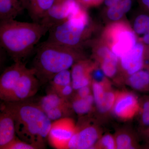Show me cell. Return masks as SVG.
I'll list each match as a JSON object with an SVG mask.
<instances>
[{"label":"cell","mask_w":149,"mask_h":149,"mask_svg":"<svg viewBox=\"0 0 149 149\" xmlns=\"http://www.w3.org/2000/svg\"><path fill=\"white\" fill-rule=\"evenodd\" d=\"M1 107L12 116L19 139L37 149L45 148L52 122L37 103L4 102Z\"/></svg>","instance_id":"6da1fadb"},{"label":"cell","mask_w":149,"mask_h":149,"mask_svg":"<svg viewBox=\"0 0 149 149\" xmlns=\"http://www.w3.org/2000/svg\"><path fill=\"white\" fill-rule=\"evenodd\" d=\"M49 29L37 22L1 21L0 44L15 62L23 61Z\"/></svg>","instance_id":"7a4b0ae2"},{"label":"cell","mask_w":149,"mask_h":149,"mask_svg":"<svg viewBox=\"0 0 149 149\" xmlns=\"http://www.w3.org/2000/svg\"><path fill=\"white\" fill-rule=\"evenodd\" d=\"M84 58L80 50L46 41L37 49L31 68L41 85L50 82L57 73L72 68Z\"/></svg>","instance_id":"3957f363"},{"label":"cell","mask_w":149,"mask_h":149,"mask_svg":"<svg viewBox=\"0 0 149 149\" xmlns=\"http://www.w3.org/2000/svg\"><path fill=\"white\" fill-rule=\"evenodd\" d=\"M89 25L88 14L82 7L66 21L50 28L47 41L79 50L88 35Z\"/></svg>","instance_id":"277c9868"},{"label":"cell","mask_w":149,"mask_h":149,"mask_svg":"<svg viewBox=\"0 0 149 149\" xmlns=\"http://www.w3.org/2000/svg\"><path fill=\"white\" fill-rule=\"evenodd\" d=\"M104 35L109 48L118 58L129 52L137 43L134 32L128 25L122 22L110 25Z\"/></svg>","instance_id":"5b68a950"},{"label":"cell","mask_w":149,"mask_h":149,"mask_svg":"<svg viewBox=\"0 0 149 149\" xmlns=\"http://www.w3.org/2000/svg\"><path fill=\"white\" fill-rule=\"evenodd\" d=\"M82 7L76 0H54L40 24L49 30L52 27L66 21Z\"/></svg>","instance_id":"8992f818"},{"label":"cell","mask_w":149,"mask_h":149,"mask_svg":"<svg viewBox=\"0 0 149 149\" xmlns=\"http://www.w3.org/2000/svg\"><path fill=\"white\" fill-rule=\"evenodd\" d=\"M37 103L52 121L70 117L74 111L70 101L51 91L41 97Z\"/></svg>","instance_id":"52a82bcc"},{"label":"cell","mask_w":149,"mask_h":149,"mask_svg":"<svg viewBox=\"0 0 149 149\" xmlns=\"http://www.w3.org/2000/svg\"><path fill=\"white\" fill-rule=\"evenodd\" d=\"M76 124L70 117H65L52 123L48 141L56 149H66L70 141L75 132Z\"/></svg>","instance_id":"ba28073f"},{"label":"cell","mask_w":149,"mask_h":149,"mask_svg":"<svg viewBox=\"0 0 149 149\" xmlns=\"http://www.w3.org/2000/svg\"><path fill=\"white\" fill-rule=\"evenodd\" d=\"M41 83L32 68H28L19 78L5 101L17 102L27 100L36 95Z\"/></svg>","instance_id":"9c48e42d"},{"label":"cell","mask_w":149,"mask_h":149,"mask_svg":"<svg viewBox=\"0 0 149 149\" xmlns=\"http://www.w3.org/2000/svg\"><path fill=\"white\" fill-rule=\"evenodd\" d=\"M100 134L95 125L85 122L76 125L75 132L70 141L67 149L94 148Z\"/></svg>","instance_id":"30bf717a"},{"label":"cell","mask_w":149,"mask_h":149,"mask_svg":"<svg viewBox=\"0 0 149 149\" xmlns=\"http://www.w3.org/2000/svg\"><path fill=\"white\" fill-rule=\"evenodd\" d=\"M138 98L133 93L122 92L116 95L113 107L114 114L124 120L131 119L140 111Z\"/></svg>","instance_id":"8fae6325"},{"label":"cell","mask_w":149,"mask_h":149,"mask_svg":"<svg viewBox=\"0 0 149 149\" xmlns=\"http://www.w3.org/2000/svg\"><path fill=\"white\" fill-rule=\"evenodd\" d=\"M27 68L23 61L15 62L2 73L0 77V98L5 101Z\"/></svg>","instance_id":"7c38bea8"},{"label":"cell","mask_w":149,"mask_h":149,"mask_svg":"<svg viewBox=\"0 0 149 149\" xmlns=\"http://www.w3.org/2000/svg\"><path fill=\"white\" fill-rule=\"evenodd\" d=\"M96 67L91 61L84 58L76 62L71 70L72 85L74 91L92 84V74Z\"/></svg>","instance_id":"4fadbf2b"},{"label":"cell","mask_w":149,"mask_h":149,"mask_svg":"<svg viewBox=\"0 0 149 149\" xmlns=\"http://www.w3.org/2000/svg\"><path fill=\"white\" fill-rule=\"evenodd\" d=\"M145 51L143 43H137L131 50L119 58L121 67L129 75L144 67Z\"/></svg>","instance_id":"5bb4252c"},{"label":"cell","mask_w":149,"mask_h":149,"mask_svg":"<svg viewBox=\"0 0 149 149\" xmlns=\"http://www.w3.org/2000/svg\"><path fill=\"white\" fill-rule=\"evenodd\" d=\"M0 113V149H5L16 136L15 124L9 112L1 107Z\"/></svg>","instance_id":"9a60e30c"},{"label":"cell","mask_w":149,"mask_h":149,"mask_svg":"<svg viewBox=\"0 0 149 149\" xmlns=\"http://www.w3.org/2000/svg\"><path fill=\"white\" fill-rule=\"evenodd\" d=\"M24 10L20 0H0L1 21L14 19Z\"/></svg>","instance_id":"2e32d148"},{"label":"cell","mask_w":149,"mask_h":149,"mask_svg":"<svg viewBox=\"0 0 149 149\" xmlns=\"http://www.w3.org/2000/svg\"><path fill=\"white\" fill-rule=\"evenodd\" d=\"M54 0H35L27 10L33 22L40 23Z\"/></svg>","instance_id":"e0dca14e"},{"label":"cell","mask_w":149,"mask_h":149,"mask_svg":"<svg viewBox=\"0 0 149 149\" xmlns=\"http://www.w3.org/2000/svg\"><path fill=\"white\" fill-rule=\"evenodd\" d=\"M128 85L142 92L149 91V69H143L129 76Z\"/></svg>","instance_id":"ac0fdd59"},{"label":"cell","mask_w":149,"mask_h":149,"mask_svg":"<svg viewBox=\"0 0 149 149\" xmlns=\"http://www.w3.org/2000/svg\"><path fill=\"white\" fill-rule=\"evenodd\" d=\"M74 112L80 116L88 114L92 111L94 101L93 94L85 98H80L73 96L71 101Z\"/></svg>","instance_id":"d6986e66"},{"label":"cell","mask_w":149,"mask_h":149,"mask_svg":"<svg viewBox=\"0 0 149 149\" xmlns=\"http://www.w3.org/2000/svg\"><path fill=\"white\" fill-rule=\"evenodd\" d=\"M133 0H121L116 4L108 8V17L113 21L120 19L131 8Z\"/></svg>","instance_id":"ffe728a7"},{"label":"cell","mask_w":149,"mask_h":149,"mask_svg":"<svg viewBox=\"0 0 149 149\" xmlns=\"http://www.w3.org/2000/svg\"><path fill=\"white\" fill-rule=\"evenodd\" d=\"M118 58L111 51L100 61L101 63L102 69L106 76L112 77L117 71Z\"/></svg>","instance_id":"44dd1931"},{"label":"cell","mask_w":149,"mask_h":149,"mask_svg":"<svg viewBox=\"0 0 149 149\" xmlns=\"http://www.w3.org/2000/svg\"><path fill=\"white\" fill-rule=\"evenodd\" d=\"M51 91H56L72 83L71 71L69 69L63 70L54 76L50 82Z\"/></svg>","instance_id":"7402d4cb"},{"label":"cell","mask_w":149,"mask_h":149,"mask_svg":"<svg viewBox=\"0 0 149 149\" xmlns=\"http://www.w3.org/2000/svg\"><path fill=\"white\" fill-rule=\"evenodd\" d=\"M109 88H107L100 103L97 106L101 112L106 113L109 111L113 107L115 102L117 94L110 90Z\"/></svg>","instance_id":"603a6c76"},{"label":"cell","mask_w":149,"mask_h":149,"mask_svg":"<svg viewBox=\"0 0 149 149\" xmlns=\"http://www.w3.org/2000/svg\"><path fill=\"white\" fill-rule=\"evenodd\" d=\"M134 32L139 35H143L149 31V15L142 14L135 19Z\"/></svg>","instance_id":"cb8c5ba5"},{"label":"cell","mask_w":149,"mask_h":149,"mask_svg":"<svg viewBox=\"0 0 149 149\" xmlns=\"http://www.w3.org/2000/svg\"><path fill=\"white\" fill-rule=\"evenodd\" d=\"M107 82L102 83L95 80L92 81V92L96 106L100 103L107 88H109Z\"/></svg>","instance_id":"d4e9b609"},{"label":"cell","mask_w":149,"mask_h":149,"mask_svg":"<svg viewBox=\"0 0 149 149\" xmlns=\"http://www.w3.org/2000/svg\"><path fill=\"white\" fill-rule=\"evenodd\" d=\"M115 141L117 149H132L134 148L132 138L127 133L118 134L116 138Z\"/></svg>","instance_id":"484cf974"},{"label":"cell","mask_w":149,"mask_h":149,"mask_svg":"<svg viewBox=\"0 0 149 149\" xmlns=\"http://www.w3.org/2000/svg\"><path fill=\"white\" fill-rule=\"evenodd\" d=\"M140 111L141 124L145 129L149 128V96L146 97L142 102Z\"/></svg>","instance_id":"4316f807"},{"label":"cell","mask_w":149,"mask_h":149,"mask_svg":"<svg viewBox=\"0 0 149 149\" xmlns=\"http://www.w3.org/2000/svg\"><path fill=\"white\" fill-rule=\"evenodd\" d=\"M5 149H37L35 146L21 140L18 137L6 147Z\"/></svg>","instance_id":"83f0119b"},{"label":"cell","mask_w":149,"mask_h":149,"mask_svg":"<svg viewBox=\"0 0 149 149\" xmlns=\"http://www.w3.org/2000/svg\"><path fill=\"white\" fill-rule=\"evenodd\" d=\"M98 146L99 147L105 149L116 148L115 139L110 134H107L103 136L99 140Z\"/></svg>","instance_id":"f1b7e54d"},{"label":"cell","mask_w":149,"mask_h":149,"mask_svg":"<svg viewBox=\"0 0 149 149\" xmlns=\"http://www.w3.org/2000/svg\"><path fill=\"white\" fill-rule=\"evenodd\" d=\"M74 89L72 88V84H69L64 87H62L54 91H50L51 92L55 93L59 96L66 100L70 101V99L72 98L73 97Z\"/></svg>","instance_id":"f546056e"},{"label":"cell","mask_w":149,"mask_h":149,"mask_svg":"<svg viewBox=\"0 0 149 149\" xmlns=\"http://www.w3.org/2000/svg\"><path fill=\"white\" fill-rule=\"evenodd\" d=\"M78 3L84 8L92 7L100 5L104 0H76Z\"/></svg>","instance_id":"4dcf8cb0"},{"label":"cell","mask_w":149,"mask_h":149,"mask_svg":"<svg viewBox=\"0 0 149 149\" xmlns=\"http://www.w3.org/2000/svg\"><path fill=\"white\" fill-rule=\"evenodd\" d=\"M91 85L85 86L78 89L77 90V93L75 94L74 97L80 98H85L87 97L88 96L92 94V88H91Z\"/></svg>","instance_id":"1f68e13d"},{"label":"cell","mask_w":149,"mask_h":149,"mask_svg":"<svg viewBox=\"0 0 149 149\" xmlns=\"http://www.w3.org/2000/svg\"><path fill=\"white\" fill-rule=\"evenodd\" d=\"M93 76H94L95 81L100 83H104L107 82L105 78V74H104L102 70L97 69L95 68L93 72Z\"/></svg>","instance_id":"d6a6232c"},{"label":"cell","mask_w":149,"mask_h":149,"mask_svg":"<svg viewBox=\"0 0 149 149\" xmlns=\"http://www.w3.org/2000/svg\"><path fill=\"white\" fill-rule=\"evenodd\" d=\"M20 1L24 9L27 10L29 6L33 2L35 1V0H20Z\"/></svg>","instance_id":"836d02e7"},{"label":"cell","mask_w":149,"mask_h":149,"mask_svg":"<svg viewBox=\"0 0 149 149\" xmlns=\"http://www.w3.org/2000/svg\"><path fill=\"white\" fill-rule=\"evenodd\" d=\"M121 1V0H104V2L105 6L108 8H109L116 4Z\"/></svg>","instance_id":"e575fe53"},{"label":"cell","mask_w":149,"mask_h":149,"mask_svg":"<svg viewBox=\"0 0 149 149\" xmlns=\"http://www.w3.org/2000/svg\"><path fill=\"white\" fill-rule=\"evenodd\" d=\"M140 1L143 8L149 13V0H140Z\"/></svg>","instance_id":"d590c367"},{"label":"cell","mask_w":149,"mask_h":149,"mask_svg":"<svg viewBox=\"0 0 149 149\" xmlns=\"http://www.w3.org/2000/svg\"><path fill=\"white\" fill-rule=\"evenodd\" d=\"M144 133L146 138L149 141V128L145 129L144 130Z\"/></svg>","instance_id":"8d00e7d4"}]
</instances>
